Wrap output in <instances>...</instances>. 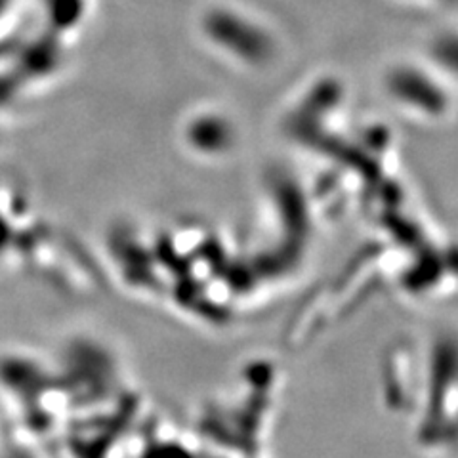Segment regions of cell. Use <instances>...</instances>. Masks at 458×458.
I'll return each mask as SVG.
<instances>
[{"instance_id":"cell-1","label":"cell","mask_w":458,"mask_h":458,"mask_svg":"<svg viewBox=\"0 0 458 458\" xmlns=\"http://www.w3.org/2000/svg\"><path fill=\"white\" fill-rule=\"evenodd\" d=\"M203 33L218 50L249 65H262L274 55V42L252 20L232 8H210Z\"/></svg>"},{"instance_id":"cell-2","label":"cell","mask_w":458,"mask_h":458,"mask_svg":"<svg viewBox=\"0 0 458 458\" xmlns=\"http://www.w3.org/2000/svg\"><path fill=\"white\" fill-rule=\"evenodd\" d=\"M437 55L441 62H445L451 69L458 71V38H441L437 45Z\"/></svg>"},{"instance_id":"cell-3","label":"cell","mask_w":458,"mask_h":458,"mask_svg":"<svg viewBox=\"0 0 458 458\" xmlns=\"http://www.w3.org/2000/svg\"><path fill=\"white\" fill-rule=\"evenodd\" d=\"M8 3H10V0H0V13L4 12V8L8 6Z\"/></svg>"}]
</instances>
